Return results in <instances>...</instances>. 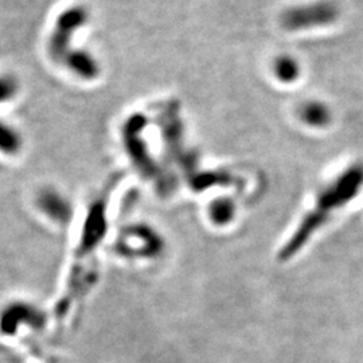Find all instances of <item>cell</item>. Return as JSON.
<instances>
[{
    "mask_svg": "<svg viewBox=\"0 0 363 363\" xmlns=\"http://www.w3.org/2000/svg\"><path fill=\"white\" fill-rule=\"evenodd\" d=\"M182 120L175 116L174 120L166 121L163 125V138L166 140V143L171 144V147H174V144L179 143L182 140Z\"/></svg>",
    "mask_w": 363,
    "mask_h": 363,
    "instance_id": "obj_13",
    "label": "cell"
},
{
    "mask_svg": "<svg viewBox=\"0 0 363 363\" xmlns=\"http://www.w3.org/2000/svg\"><path fill=\"white\" fill-rule=\"evenodd\" d=\"M300 117L312 128H323L331 121V112L323 103L310 101L300 108Z\"/></svg>",
    "mask_w": 363,
    "mask_h": 363,
    "instance_id": "obj_8",
    "label": "cell"
},
{
    "mask_svg": "<svg viewBox=\"0 0 363 363\" xmlns=\"http://www.w3.org/2000/svg\"><path fill=\"white\" fill-rule=\"evenodd\" d=\"M208 220L216 226H226L235 217V205L229 198H218L210 202L208 208Z\"/></svg>",
    "mask_w": 363,
    "mask_h": 363,
    "instance_id": "obj_9",
    "label": "cell"
},
{
    "mask_svg": "<svg viewBox=\"0 0 363 363\" xmlns=\"http://www.w3.org/2000/svg\"><path fill=\"white\" fill-rule=\"evenodd\" d=\"M273 73L279 81L291 84L298 79L300 67H298V62L294 58H291L289 55H281V57L276 58L273 62Z\"/></svg>",
    "mask_w": 363,
    "mask_h": 363,
    "instance_id": "obj_11",
    "label": "cell"
},
{
    "mask_svg": "<svg viewBox=\"0 0 363 363\" xmlns=\"http://www.w3.org/2000/svg\"><path fill=\"white\" fill-rule=\"evenodd\" d=\"M89 21V11L84 6L67 7L58 15L55 28L48 42V50L55 62H62L66 54L70 52V43L74 34Z\"/></svg>",
    "mask_w": 363,
    "mask_h": 363,
    "instance_id": "obj_2",
    "label": "cell"
},
{
    "mask_svg": "<svg viewBox=\"0 0 363 363\" xmlns=\"http://www.w3.org/2000/svg\"><path fill=\"white\" fill-rule=\"evenodd\" d=\"M23 147L22 136L9 123L0 120V152L4 155H16Z\"/></svg>",
    "mask_w": 363,
    "mask_h": 363,
    "instance_id": "obj_10",
    "label": "cell"
},
{
    "mask_svg": "<svg viewBox=\"0 0 363 363\" xmlns=\"http://www.w3.org/2000/svg\"><path fill=\"white\" fill-rule=\"evenodd\" d=\"M66 67L76 74L77 77L85 81L96 79L100 74V64L96 57L82 49H70L62 61Z\"/></svg>",
    "mask_w": 363,
    "mask_h": 363,
    "instance_id": "obj_6",
    "label": "cell"
},
{
    "mask_svg": "<svg viewBox=\"0 0 363 363\" xmlns=\"http://www.w3.org/2000/svg\"><path fill=\"white\" fill-rule=\"evenodd\" d=\"M339 16L337 4L328 0L295 6L281 15V26L288 31H303L334 23Z\"/></svg>",
    "mask_w": 363,
    "mask_h": 363,
    "instance_id": "obj_3",
    "label": "cell"
},
{
    "mask_svg": "<svg viewBox=\"0 0 363 363\" xmlns=\"http://www.w3.org/2000/svg\"><path fill=\"white\" fill-rule=\"evenodd\" d=\"M19 91L18 79L10 74H0V104L11 101Z\"/></svg>",
    "mask_w": 363,
    "mask_h": 363,
    "instance_id": "obj_12",
    "label": "cell"
},
{
    "mask_svg": "<svg viewBox=\"0 0 363 363\" xmlns=\"http://www.w3.org/2000/svg\"><path fill=\"white\" fill-rule=\"evenodd\" d=\"M37 208L49 220L64 225L72 220L73 208L65 195L52 187H45L37 194Z\"/></svg>",
    "mask_w": 363,
    "mask_h": 363,
    "instance_id": "obj_5",
    "label": "cell"
},
{
    "mask_svg": "<svg viewBox=\"0 0 363 363\" xmlns=\"http://www.w3.org/2000/svg\"><path fill=\"white\" fill-rule=\"evenodd\" d=\"M147 125V118L138 113L130 116L123 128L124 145L135 166L143 172L144 175L152 174L155 171L154 159L150 155L148 145L142 136V132Z\"/></svg>",
    "mask_w": 363,
    "mask_h": 363,
    "instance_id": "obj_4",
    "label": "cell"
},
{
    "mask_svg": "<svg viewBox=\"0 0 363 363\" xmlns=\"http://www.w3.org/2000/svg\"><path fill=\"white\" fill-rule=\"evenodd\" d=\"M38 313V311L27 306V303H11L0 315V327L7 334H15V331L28 319V315Z\"/></svg>",
    "mask_w": 363,
    "mask_h": 363,
    "instance_id": "obj_7",
    "label": "cell"
},
{
    "mask_svg": "<svg viewBox=\"0 0 363 363\" xmlns=\"http://www.w3.org/2000/svg\"><path fill=\"white\" fill-rule=\"evenodd\" d=\"M363 186V167L354 166L340 174L335 181L319 194L315 208L308 213L303 222L298 225V230L283 247L281 259H289L296 255L300 247H304L308 238H311L320 226L328 220L330 211L340 208L350 202L359 193Z\"/></svg>",
    "mask_w": 363,
    "mask_h": 363,
    "instance_id": "obj_1",
    "label": "cell"
}]
</instances>
